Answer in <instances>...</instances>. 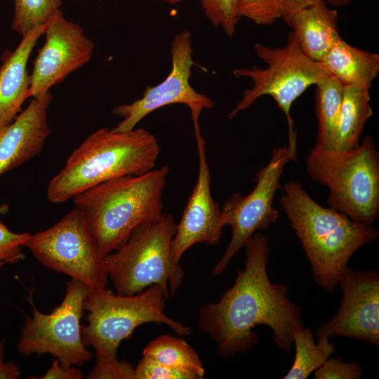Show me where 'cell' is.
Listing matches in <instances>:
<instances>
[{
	"mask_svg": "<svg viewBox=\"0 0 379 379\" xmlns=\"http://www.w3.org/2000/svg\"><path fill=\"white\" fill-rule=\"evenodd\" d=\"M245 248L244 268L218 302L200 309L199 326L222 358L251 350L259 342L253 331L258 325L270 328L274 344L289 354L293 332L305 327L301 309L288 298L285 284H273L268 277V238L255 233Z\"/></svg>",
	"mask_w": 379,
	"mask_h": 379,
	"instance_id": "1",
	"label": "cell"
},
{
	"mask_svg": "<svg viewBox=\"0 0 379 379\" xmlns=\"http://www.w3.org/2000/svg\"><path fill=\"white\" fill-rule=\"evenodd\" d=\"M284 191L279 203L301 242L314 280L326 292L333 293L352 256L377 239L379 232L319 205L300 182H286Z\"/></svg>",
	"mask_w": 379,
	"mask_h": 379,
	"instance_id": "2",
	"label": "cell"
},
{
	"mask_svg": "<svg viewBox=\"0 0 379 379\" xmlns=\"http://www.w3.org/2000/svg\"><path fill=\"white\" fill-rule=\"evenodd\" d=\"M160 153L155 136L144 128L118 132L101 128L87 137L49 181L46 195L61 204L105 181L152 170Z\"/></svg>",
	"mask_w": 379,
	"mask_h": 379,
	"instance_id": "3",
	"label": "cell"
},
{
	"mask_svg": "<svg viewBox=\"0 0 379 379\" xmlns=\"http://www.w3.org/2000/svg\"><path fill=\"white\" fill-rule=\"evenodd\" d=\"M169 167L115 178L95 185L72 199L105 255L120 248L138 226L164 215L163 194Z\"/></svg>",
	"mask_w": 379,
	"mask_h": 379,
	"instance_id": "4",
	"label": "cell"
},
{
	"mask_svg": "<svg viewBox=\"0 0 379 379\" xmlns=\"http://www.w3.org/2000/svg\"><path fill=\"white\" fill-rule=\"evenodd\" d=\"M312 180L329 190L328 206L357 222L372 225L379 214V152L366 135L345 152L314 147L306 159Z\"/></svg>",
	"mask_w": 379,
	"mask_h": 379,
	"instance_id": "5",
	"label": "cell"
},
{
	"mask_svg": "<svg viewBox=\"0 0 379 379\" xmlns=\"http://www.w3.org/2000/svg\"><path fill=\"white\" fill-rule=\"evenodd\" d=\"M176 223L169 213L136 227L128 240L105 255L115 293L134 295L159 285L168 299L181 286L185 272L173 255Z\"/></svg>",
	"mask_w": 379,
	"mask_h": 379,
	"instance_id": "6",
	"label": "cell"
},
{
	"mask_svg": "<svg viewBox=\"0 0 379 379\" xmlns=\"http://www.w3.org/2000/svg\"><path fill=\"white\" fill-rule=\"evenodd\" d=\"M166 299L157 284L129 295L89 289L84 302L87 324L81 327L84 344L94 348L96 359L112 361L118 359L120 343L146 323L164 324L180 335H191V327L165 314Z\"/></svg>",
	"mask_w": 379,
	"mask_h": 379,
	"instance_id": "7",
	"label": "cell"
},
{
	"mask_svg": "<svg viewBox=\"0 0 379 379\" xmlns=\"http://www.w3.org/2000/svg\"><path fill=\"white\" fill-rule=\"evenodd\" d=\"M257 56L267 67L239 68L233 71L236 78L248 77L253 83L245 90L241 100L229 114L234 118L240 112L252 105L263 95H270L284 113L288 129V148L296 150L297 133L291 116L293 102L311 86L316 85L328 75L320 64L308 58L300 48L293 31L283 47H272L257 43L254 45Z\"/></svg>",
	"mask_w": 379,
	"mask_h": 379,
	"instance_id": "8",
	"label": "cell"
},
{
	"mask_svg": "<svg viewBox=\"0 0 379 379\" xmlns=\"http://www.w3.org/2000/svg\"><path fill=\"white\" fill-rule=\"evenodd\" d=\"M24 247L46 268L67 275L89 289H107L105 255L77 207L52 227L31 234Z\"/></svg>",
	"mask_w": 379,
	"mask_h": 379,
	"instance_id": "9",
	"label": "cell"
},
{
	"mask_svg": "<svg viewBox=\"0 0 379 379\" xmlns=\"http://www.w3.org/2000/svg\"><path fill=\"white\" fill-rule=\"evenodd\" d=\"M88 290L71 279L62 302L50 314L41 312L32 305V317H25L18 351L24 356L50 354L65 367L81 366L90 361L93 354L82 341L80 324Z\"/></svg>",
	"mask_w": 379,
	"mask_h": 379,
	"instance_id": "10",
	"label": "cell"
},
{
	"mask_svg": "<svg viewBox=\"0 0 379 379\" xmlns=\"http://www.w3.org/2000/svg\"><path fill=\"white\" fill-rule=\"evenodd\" d=\"M297 161L288 147L272 150L271 159L256 173V185L246 196L235 193L222 209L225 226L232 234L222 256L214 267L213 276L222 274L238 251L248 243L258 230H268L277 222L279 211L273 207L275 193L280 189V179L285 166Z\"/></svg>",
	"mask_w": 379,
	"mask_h": 379,
	"instance_id": "11",
	"label": "cell"
},
{
	"mask_svg": "<svg viewBox=\"0 0 379 379\" xmlns=\"http://www.w3.org/2000/svg\"><path fill=\"white\" fill-rule=\"evenodd\" d=\"M192 53L191 32L184 30L176 34L171 43L169 74L159 84L147 86L141 98L114 107L112 113L123 119L112 130L131 131L149 113L172 104L187 105L191 111L194 131L200 130L199 119L202 110L213 107L214 102L190 85L192 67L195 64Z\"/></svg>",
	"mask_w": 379,
	"mask_h": 379,
	"instance_id": "12",
	"label": "cell"
},
{
	"mask_svg": "<svg viewBox=\"0 0 379 379\" xmlns=\"http://www.w3.org/2000/svg\"><path fill=\"white\" fill-rule=\"evenodd\" d=\"M45 43L34 59L29 74V98L46 94L69 74L88 63L94 42L81 26L69 21L60 9L46 23Z\"/></svg>",
	"mask_w": 379,
	"mask_h": 379,
	"instance_id": "13",
	"label": "cell"
},
{
	"mask_svg": "<svg viewBox=\"0 0 379 379\" xmlns=\"http://www.w3.org/2000/svg\"><path fill=\"white\" fill-rule=\"evenodd\" d=\"M338 311L316 329L317 337L356 339L379 347V274L373 270H343Z\"/></svg>",
	"mask_w": 379,
	"mask_h": 379,
	"instance_id": "14",
	"label": "cell"
},
{
	"mask_svg": "<svg viewBox=\"0 0 379 379\" xmlns=\"http://www.w3.org/2000/svg\"><path fill=\"white\" fill-rule=\"evenodd\" d=\"M199 154V172L196 184L176 224L172 241L175 260L180 263L185 251L194 244H219L225 226L222 209L211 193V173L206 159V142L201 131L194 133Z\"/></svg>",
	"mask_w": 379,
	"mask_h": 379,
	"instance_id": "15",
	"label": "cell"
},
{
	"mask_svg": "<svg viewBox=\"0 0 379 379\" xmlns=\"http://www.w3.org/2000/svg\"><path fill=\"white\" fill-rule=\"evenodd\" d=\"M51 100L50 91L32 98L15 119L0 129V176L42 151L51 131L48 122Z\"/></svg>",
	"mask_w": 379,
	"mask_h": 379,
	"instance_id": "16",
	"label": "cell"
},
{
	"mask_svg": "<svg viewBox=\"0 0 379 379\" xmlns=\"http://www.w3.org/2000/svg\"><path fill=\"white\" fill-rule=\"evenodd\" d=\"M46 24L25 35L13 51L4 55L0 67V129L12 122L29 98V74L27 63Z\"/></svg>",
	"mask_w": 379,
	"mask_h": 379,
	"instance_id": "17",
	"label": "cell"
},
{
	"mask_svg": "<svg viewBox=\"0 0 379 379\" xmlns=\"http://www.w3.org/2000/svg\"><path fill=\"white\" fill-rule=\"evenodd\" d=\"M338 21V11L321 0L298 12L287 24L293 28L301 51L312 60L319 62L342 39Z\"/></svg>",
	"mask_w": 379,
	"mask_h": 379,
	"instance_id": "18",
	"label": "cell"
},
{
	"mask_svg": "<svg viewBox=\"0 0 379 379\" xmlns=\"http://www.w3.org/2000/svg\"><path fill=\"white\" fill-rule=\"evenodd\" d=\"M328 76L343 86L369 90L379 73V55L339 40L319 62Z\"/></svg>",
	"mask_w": 379,
	"mask_h": 379,
	"instance_id": "19",
	"label": "cell"
},
{
	"mask_svg": "<svg viewBox=\"0 0 379 379\" xmlns=\"http://www.w3.org/2000/svg\"><path fill=\"white\" fill-rule=\"evenodd\" d=\"M370 100L369 90L344 86L333 152H345L359 145L365 124L373 114Z\"/></svg>",
	"mask_w": 379,
	"mask_h": 379,
	"instance_id": "20",
	"label": "cell"
},
{
	"mask_svg": "<svg viewBox=\"0 0 379 379\" xmlns=\"http://www.w3.org/2000/svg\"><path fill=\"white\" fill-rule=\"evenodd\" d=\"M315 86L318 133L314 147L331 152L335 145L344 86L331 76L325 77Z\"/></svg>",
	"mask_w": 379,
	"mask_h": 379,
	"instance_id": "21",
	"label": "cell"
},
{
	"mask_svg": "<svg viewBox=\"0 0 379 379\" xmlns=\"http://www.w3.org/2000/svg\"><path fill=\"white\" fill-rule=\"evenodd\" d=\"M315 343L310 328L303 327L293 332L295 357L284 379H306L319 368L335 351V345L328 337H317Z\"/></svg>",
	"mask_w": 379,
	"mask_h": 379,
	"instance_id": "22",
	"label": "cell"
},
{
	"mask_svg": "<svg viewBox=\"0 0 379 379\" xmlns=\"http://www.w3.org/2000/svg\"><path fill=\"white\" fill-rule=\"evenodd\" d=\"M142 354L159 364L192 372L204 378L205 369L199 354L180 338L161 335L149 343Z\"/></svg>",
	"mask_w": 379,
	"mask_h": 379,
	"instance_id": "23",
	"label": "cell"
},
{
	"mask_svg": "<svg viewBox=\"0 0 379 379\" xmlns=\"http://www.w3.org/2000/svg\"><path fill=\"white\" fill-rule=\"evenodd\" d=\"M12 29L25 35L46 23L51 15L60 9L62 0H13Z\"/></svg>",
	"mask_w": 379,
	"mask_h": 379,
	"instance_id": "24",
	"label": "cell"
},
{
	"mask_svg": "<svg viewBox=\"0 0 379 379\" xmlns=\"http://www.w3.org/2000/svg\"><path fill=\"white\" fill-rule=\"evenodd\" d=\"M284 0H238L237 15L258 25H272L281 18Z\"/></svg>",
	"mask_w": 379,
	"mask_h": 379,
	"instance_id": "25",
	"label": "cell"
},
{
	"mask_svg": "<svg viewBox=\"0 0 379 379\" xmlns=\"http://www.w3.org/2000/svg\"><path fill=\"white\" fill-rule=\"evenodd\" d=\"M238 0H200L204 13L215 27H221L225 34L232 36L239 21L237 15Z\"/></svg>",
	"mask_w": 379,
	"mask_h": 379,
	"instance_id": "26",
	"label": "cell"
},
{
	"mask_svg": "<svg viewBox=\"0 0 379 379\" xmlns=\"http://www.w3.org/2000/svg\"><path fill=\"white\" fill-rule=\"evenodd\" d=\"M135 379H200L190 371L172 368L142 357L135 368Z\"/></svg>",
	"mask_w": 379,
	"mask_h": 379,
	"instance_id": "27",
	"label": "cell"
},
{
	"mask_svg": "<svg viewBox=\"0 0 379 379\" xmlns=\"http://www.w3.org/2000/svg\"><path fill=\"white\" fill-rule=\"evenodd\" d=\"M31 234L13 232L0 220V262L14 264L22 258V248Z\"/></svg>",
	"mask_w": 379,
	"mask_h": 379,
	"instance_id": "28",
	"label": "cell"
},
{
	"mask_svg": "<svg viewBox=\"0 0 379 379\" xmlns=\"http://www.w3.org/2000/svg\"><path fill=\"white\" fill-rule=\"evenodd\" d=\"M313 373L315 379H360L363 375L359 364L343 361L340 357H329Z\"/></svg>",
	"mask_w": 379,
	"mask_h": 379,
	"instance_id": "29",
	"label": "cell"
},
{
	"mask_svg": "<svg viewBox=\"0 0 379 379\" xmlns=\"http://www.w3.org/2000/svg\"><path fill=\"white\" fill-rule=\"evenodd\" d=\"M86 378L88 379H135V368L125 360L96 359L95 365Z\"/></svg>",
	"mask_w": 379,
	"mask_h": 379,
	"instance_id": "30",
	"label": "cell"
},
{
	"mask_svg": "<svg viewBox=\"0 0 379 379\" xmlns=\"http://www.w3.org/2000/svg\"><path fill=\"white\" fill-rule=\"evenodd\" d=\"M41 379H81L82 371L76 366L65 367L62 366L59 359L54 358L52 366L41 376Z\"/></svg>",
	"mask_w": 379,
	"mask_h": 379,
	"instance_id": "31",
	"label": "cell"
},
{
	"mask_svg": "<svg viewBox=\"0 0 379 379\" xmlns=\"http://www.w3.org/2000/svg\"><path fill=\"white\" fill-rule=\"evenodd\" d=\"M5 342H0V379H18L20 377L19 366L11 361H4Z\"/></svg>",
	"mask_w": 379,
	"mask_h": 379,
	"instance_id": "32",
	"label": "cell"
},
{
	"mask_svg": "<svg viewBox=\"0 0 379 379\" xmlns=\"http://www.w3.org/2000/svg\"><path fill=\"white\" fill-rule=\"evenodd\" d=\"M319 1L321 0H284L281 18L288 23L298 12Z\"/></svg>",
	"mask_w": 379,
	"mask_h": 379,
	"instance_id": "33",
	"label": "cell"
},
{
	"mask_svg": "<svg viewBox=\"0 0 379 379\" xmlns=\"http://www.w3.org/2000/svg\"><path fill=\"white\" fill-rule=\"evenodd\" d=\"M326 4H331L333 6H345L350 4L353 0H324Z\"/></svg>",
	"mask_w": 379,
	"mask_h": 379,
	"instance_id": "34",
	"label": "cell"
},
{
	"mask_svg": "<svg viewBox=\"0 0 379 379\" xmlns=\"http://www.w3.org/2000/svg\"><path fill=\"white\" fill-rule=\"evenodd\" d=\"M158 1H164V2H167V3H169V4H177V3H180L184 0H158Z\"/></svg>",
	"mask_w": 379,
	"mask_h": 379,
	"instance_id": "35",
	"label": "cell"
},
{
	"mask_svg": "<svg viewBox=\"0 0 379 379\" xmlns=\"http://www.w3.org/2000/svg\"><path fill=\"white\" fill-rule=\"evenodd\" d=\"M5 264H7V263L5 262H0V268H1L4 265H5Z\"/></svg>",
	"mask_w": 379,
	"mask_h": 379,
	"instance_id": "36",
	"label": "cell"
},
{
	"mask_svg": "<svg viewBox=\"0 0 379 379\" xmlns=\"http://www.w3.org/2000/svg\"><path fill=\"white\" fill-rule=\"evenodd\" d=\"M78 1H83V0H78Z\"/></svg>",
	"mask_w": 379,
	"mask_h": 379,
	"instance_id": "37",
	"label": "cell"
}]
</instances>
